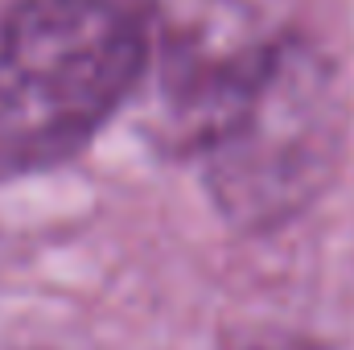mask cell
Segmentation results:
<instances>
[{"mask_svg":"<svg viewBox=\"0 0 354 350\" xmlns=\"http://www.w3.org/2000/svg\"><path fill=\"white\" fill-rule=\"evenodd\" d=\"M149 66L120 0H21L0 12V181L71 161Z\"/></svg>","mask_w":354,"mask_h":350,"instance_id":"obj_1","label":"cell"},{"mask_svg":"<svg viewBox=\"0 0 354 350\" xmlns=\"http://www.w3.org/2000/svg\"><path fill=\"white\" fill-rule=\"evenodd\" d=\"M338 116L330 66L292 37L198 153H206L214 190L235 214L280 219L330 174Z\"/></svg>","mask_w":354,"mask_h":350,"instance_id":"obj_2","label":"cell"}]
</instances>
